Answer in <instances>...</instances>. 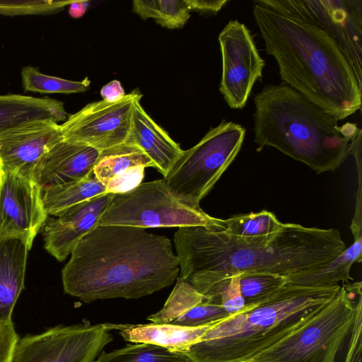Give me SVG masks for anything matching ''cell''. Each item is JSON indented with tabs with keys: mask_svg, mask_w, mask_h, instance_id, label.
Masks as SVG:
<instances>
[{
	"mask_svg": "<svg viewBox=\"0 0 362 362\" xmlns=\"http://www.w3.org/2000/svg\"><path fill=\"white\" fill-rule=\"evenodd\" d=\"M99 155L90 146L63 138L38 160L31 178L42 190L81 180L93 173Z\"/></svg>",
	"mask_w": 362,
	"mask_h": 362,
	"instance_id": "2e32d148",
	"label": "cell"
},
{
	"mask_svg": "<svg viewBox=\"0 0 362 362\" xmlns=\"http://www.w3.org/2000/svg\"><path fill=\"white\" fill-rule=\"evenodd\" d=\"M230 314L218 304L204 301L175 319L170 324L185 327H200L223 320Z\"/></svg>",
	"mask_w": 362,
	"mask_h": 362,
	"instance_id": "1f68e13d",
	"label": "cell"
},
{
	"mask_svg": "<svg viewBox=\"0 0 362 362\" xmlns=\"http://www.w3.org/2000/svg\"><path fill=\"white\" fill-rule=\"evenodd\" d=\"M106 194L105 187L93 173L78 181L42 189V200L48 216H57L69 207Z\"/></svg>",
	"mask_w": 362,
	"mask_h": 362,
	"instance_id": "603a6c76",
	"label": "cell"
},
{
	"mask_svg": "<svg viewBox=\"0 0 362 362\" xmlns=\"http://www.w3.org/2000/svg\"><path fill=\"white\" fill-rule=\"evenodd\" d=\"M93 362H192L185 354L157 345L134 343L110 352L102 351Z\"/></svg>",
	"mask_w": 362,
	"mask_h": 362,
	"instance_id": "484cf974",
	"label": "cell"
},
{
	"mask_svg": "<svg viewBox=\"0 0 362 362\" xmlns=\"http://www.w3.org/2000/svg\"><path fill=\"white\" fill-rule=\"evenodd\" d=\"M361 288V281L343 284L307 322L245 362H335L354 322Z\"/></svg>",
	"mask_w": 362,
	"mask_h": 362,
	"instance_id": "8992f818",
	"label": "cell"
},
{
	"mask_svg": "<svg viewBox=\"0 0 362 362\" xmlns=\"http://www.w3.org/2000/svg\"><path fill=\"white\" fill-rule=\"evenodd\" d=\"M29 250L21 239H0V323H12L13 308L24 288Z\"/></svg>",
	"mask_w": 362,
	"mask_h": 362,
	"instance_id": "ffe728a7",
	"label": "cell"
},
{
	"mask_svg": "<svg viewBox=\"0 0 362 362\" xmlns=\"http://www.w3.org/2000/svg\"><path fill=\"white\" fill-rule=\"evenodd\" d=\"M265 49L284 83L342 120L361 108L362 88L348 60L323 30L253 1Z\"/></svg>",
	"mask_w": 362,
	"mask_h": 362,
	"instance_id": "3957f363",
	"label": "cell"
},
{
	"mask_svg": "<svg viewBox=\"0 0 362 362\" xmlns=\"http://www.w3.org/2000/svg\"><path fill=\"white\" fill-rule=\"evenodd\" d=\"M113 194L106 193L74 205L43 226L45 249L58 261L64 260L79 241L98 226Z\"/></svg>",
	"mask_w": 362,
	"mask_h": 362,
	"instance_id": "9a60e30c",
	"label": "cell"
},
{
	"mask_svg": "<svg viewBox=\"0 0 362 362\" xmlns=\"http://www.w3.org/2000/svg\"><path fill=\"white\" fill-rule=\"evenodd\" d=\"M100 95L103 100L112 103L122 99L126 94L120 82L113 80L102 88Z\"/></svg>",
	"mask_w": 362,
	"mask_h": 362,
	"instance_id": "d590c367",
	"label": "cell"
},
{
	"mask_svg": "<svg viewBox=\"0 0 362 362\" xmlns=\"http://www.w3.org/2000/svg\"><path fill=\"white\" fill-rule=\"evenodd\" d=\"M245 135L242 125L223 119L195 146L183 151L163 178L167 185L199 204L238 156Z\"/></svg>",
	"mask_w": 362,
	"mask_h": 362,
	"instance_id": "ba28073f",
	"label": "cell"
},
{
	"mask_svg": "<svg viewBox=\"0 0 362 362\" xmlns=\"http://www.w3.org/2000/svg\"><path fill=\"white\" fill-rule=\"evenodd\" d=\"M339 288L286 284L265 300L216 322L182 354L192 362H245L307 322Z\"/></svg>",
	"mask_w": 362,
	"mask_h": 362,
	"instance_id": "5b68a950",
	"label": "cell"
},
{
	"mask_svg": "<svg viewBox=\"0 0 362 362\" xmlns=\"http://www.w3.org/2000/svg\"><path fill=\"white\" fill-rule=\"evenodd\" d=\"M133 11L142 19L153 18L168 29L183 27L190 17L185 0H134Z\"/></svg>",
	"mask_w": 362,
	"mask_h": 362,
	"instance_id": "cb8c5ba5",
	"label": "cell"
},
{
	"mask_svg": "<svg viewBox=\"0 0 362 362\" xmlns=\"http://www.w3.org/2000/svg\"><path fill=\"white\" fill-rule=\"evenodd\" d=\"M361 261L362 236L355 238L350 247L325 267L286 276L287 284L306 287H331L339 285V282L348 283L352 279L350 270L353 264Z\"/></svg>",
	"mask_w": 362,
	"mask_h": 362,
	"instance_id": "7402d4cb",
	"label": "cell"
},
{
	"mask_svg": "<svg viewBox=\"0 0 362 362\" xmlns=\"http://www.w3.org/2000/svg\"><path fill=\"white\" fill-rule=\"evenodd\" d=\"M283 225L272 212L262 210L238 215L226 220L219 218V229L216 231L234 236L252 238L276 233Z\"/></svg>",
	"mask_w": 362,
	"mask_h": 362,
	"instance_id": "d4e9b609",
	"label": "cell"
},
{
	"mask_svg": "<svg viewBox=\"0 0 362 362\" xmlns=\"http://www.w3.org/2000/svg\"><path fill=\"white\" fill-rule=\"evenodd\" d=\"M361 354L362 298L356 303L354 322L335 362H361Z\"/></svg>",
	"mask_w": 362,
	"mask_h": 362,
	"instance_id": "d6a6232c",
	"label": "cell"
},
{
	"mask_svg": "<svg viewBox=\"0 0 362 362\" xmlns=\"http://www.w3.org/2000/svg\"><path fill=\"white\" fill-rule=\"evenodd\" d=\"M67 117L62 101L21 94L0 95V135L30 122L48 119L59 123Z\"/></svg>",
	"mask_w": 362,
	"mask_h": 362,
	"instance_id": "44dd1931",
	"label": "cell"
},
{
	"mask_svg": "<svg viewBox=\"0 0 362 362\" xmlns=\"http://www.w3.org/2000/svg\"><path fill=\"white\" fill-rule=\"evenodd\" d=\"M257 151L275 148L316 173L334 172L346 160L361 131L338 120L284 82L265 86L254 98Z\"/></svg>",
	"mask_w": 362,
	"mask_h": 362,
	"instance_id": "277c9868",
	"label": "cell"
},
{
	"mask_svg": "<svg viewBox=\"0 0 362 362\" xmlns=\"http://www.w3.org/2000/svg\"><path fill=\"white\" fill-rule=\"evenodd\" d=\"M141 97L139 91L134 90L118 101L103 100L88 103L60 124L64 139L90 146L100 152L124 143L134 105Z\"/></svg>",
	"mask_w": 362,
	"mask_h": 362,
	"instance_id": "8fae6325",
	"label": "cell"
},
{
	"mask_svg": "<svg viewBox=\"0 0 362 362\" xmlns=\"http://www.w3.org/2000/svg\"><path fill=\"white\" fill-rule=\"evenodd\" d=\"M148 167L154 168L148 156L137 146L124 142L100 151L93 173L106 193L119 194L141 184Z\"/></svg>",
	"mask_w": 362,
	"mask_h": 362,
	"instance_id": "e0dca14e",
	"label": "cell"
},
{
	"mask_svg": "<svg viewBox=\"0 0 362 362\" xmlns=\"http://www.w3.org/2000/svg\"><path fill=\"white\" fill-rule=\"evenodd\" d=\"M18 339L13 323H0V362H10Z\"/></svg>",
	"mask_w": 362,
	"mask_h": 362,
	"instance_id": "836d02e7",
	"label": "cell"
},
{
	"mask_svg": "<svg viewBox=\"0 0 362 362\" xmlns=\"http://www.w3.org/2000/svg\"><path fill=\"white\" fill-rule=\"evenodd\" d=\"M222 58L219 90L232 109L245 106L265 65L253 36L244 23L230 20L218 35Z\"/></svg>",
	"mask_w": 362,
	"mask_h": 362,
	"instance_id": "7c38bea8",
	"label": "cell"
},
{
	"mask_svg": "<svg viewBox=\"0 0 362 362\" xmlns=\"http://www.w3.org/2000/svg\"><path fill=\"white\" fill-rule=\"evenodd\" d=\"M325 32L339 47L362 88L361 0H259Z\"/></svg>",
	"mask_w": 362,
	"mask_h": 362,
	"instance_id": "9c48e42d",
	"label": "cell"
},
{
	"mask_svg": "<svg viewBox=\"0 0 362 362\" xmlns=\"http://www.w3.org/2000/svg\"><path fill=\"white\" fill-rule=\"evenodd\" d=\"M191 11H196L200 13L218 12L223 6L227 4V0H185Z\"/></svg>",
	"mask_w": 362,
	"mask_h": 362,
	"instance_id": "e575fe53",
	"label": "cell"
},
{
	"mask_svg": "<svg viewBox=\"0 0 362 362\" xmlns=\"http://www.w3.org/2000/svg\"><path fill=\"white\" fill-rule=\"evenodd\" d=\"M182 279L202 296L235 275L270 273L288 276L321 269L346 248L336 228L284 223L277 232L245 238L202 226L181 227L174 235Z\"/></svg>",
	"mask_w": 362,
	"mask_h": 362,
	"instance_id": "6da1fadb",
	"label": "cell"
},
{
	"mask_svg": "<svg viewBox=\"0 0 362 362\" xmlns=\"http://www.w3.org/2000/svg\"><path fill=\"white\" fill-rule=\"evenodd\" d=\"M103 324L58 325L19 338L10 362H93L113 339Z\"/></svg>",
	"mask_w": 362,
	"mask_h": 362,
	"instance_id": "30bf717a",
	"label": "cell"
},
{
	"mask_svg": "<svg viewBox=\"0 0 362 362\" xmlns=\"http://www.w3.org/2000/svg\"><path fill=\"white\" fill-rule=\"evenodd\" d=\"M216 322L200 327H185L166 323L112 324L104 323L111 331L117 330L127 341L146 343L166 348L171 351L182 353L199 339Z\"/></svg>",
	"mask_w": 362,
	"mask_h": 362,
	"instance_id": "d6986e66",
	"label": "cell"
},
{
	"mask_svg": "<svg viewBox=\"0 0 362 362\" xmlns=\"http://www.w3.org/2000/svg\"><path fill=\"white\" fill-rule=\"evenodd\" d=\"M88 1H73L69 7V14L74 18L82 17L86 13Z\"/></svg>",
	"mask_w": 362,
	"mask_h": 362,
	"instance_id": "8d00e7d4",
	"label": "cell"
},
{
	"mask_svg": "<svg viewBox=\"0 0 362 362\" xmlns=\"http://www.w3.org/2000/svg\"><path fill=\"white\" fill-rule=\"evenodd\" d=\"M60 124L48 119L25 123L0 135V171L31 178L42 156L63 139Z\"/></svg>",
	"mask_w": 362,
	"mask_h": 362,
	"instance_id": "5bb4252c",
	"label": "cell"
},
{
	"mask_svg": "<svg viewBox=\"0 0 362 362\" xmlns=\"http://www.w3.org/2000/svg\"><path fill=\"white\" fill-rule=\"evenodd\" d=\"M107 225L144 229L202 226L218 230L219 218L207 214L199 204L175 193L161 179L113 194L97 227Z\"/></svg>",
	"mask_w": 362,
	"mask_h": 362,
	"instance_id": "52a82bcc",
	"label": "cell"
},
{
	"mask_svg": "<svg viewBox=\"0 0 362 362\" xmlns=\"http://www.w3.org/2000/svg\"><path fill=\"white\" fill-rule=\"evenodd\" d=\"M72 1L0 0V15L11 17L25 15H51L64 10Z\"/></svg>",
	"mask_w": 362,
	"mask_h": 362,
	"instance_id": "4dcf8cb0",
	"label": "cell"
},
{
	"mask_svg": "<svg viewBox=\"0 0 362 362\" xmlns=\"http://www.w3.org/2000/svg\"><path fill=\"white\" fill-rule=\"evenodd\" d=\"M204 301V297L191 284L178 277L163 307L157 313L148 316L147 320L156 324L171 323Z\"/></svg>",
	"mask_w": 362,
	"mask_h": 362,
	"instance_id": "4316f807",
	"label": "cell"
},
{
	"mask_svg": "<svg viewBox=\"0 0 362 362\" xmlns=\"http://www.w3.org/2000/svg\"><path fill=\"white\" fill-rule=\"evenodd\" d=\"M240 288L245 305H252L270 297L287 284L286 276L270 273L240 275Z\"/></svg>",
	"mask_w": 362,
	"mask_h": 362,
	"instance_id": "f1b7e54d",
	"label": "cell"
},
{
	"mask_svg": "<svg viewBox=\"0 0 362 362\" xmlns=\"http://www.w3.org/2000/svg\"><path fill=\"white\" fill-rule=\"evenodd\" d=\"M126 143L139 147L165 177L183 151L168 134L146 113L140 100L134 107Z\"/></svg>",
	"mask_w": 362,
	"mask_h": 362,
	"instance_id": "ac0fdd59",
	"label": "cell"
},
{
	"mask_svg": "<svg viewBox=\"0 0 362 362\" xmlns=\"http://www.w3.org/2000/svg\"><path fill=\"white\" fill-rule=\"evenodd\" d=\"M179 272L167 237L141 228L107 225L79 241L62 277L66 293L91 303L146 296L172 285Z\"/></svg>",
	"mask_w": 362,
	"mask_h": 362,
	"instance_id": "7a4b0ae2",
	"label": "cell"
},
{
	"mask_svg": "<svg viewBox=\"0 0 362 362\" xmlns=\"http://www.w3.org/2000/svg\"><path fill=\"white\" fill-rule=\"evenodd\" d=\"M240 276L235 275L219 281L204 294V301L221 305L230 315L238 313L245 307L240 288Z\"/></svg>",
	"mask_w": 362,
	"mask_h": 362,
	"instance_id": "f546056e",
	"label": "cell"
},
{
	"mask_svg": "<svg viewBox=\"0 0 362 362\" xmlns=\"http://www.w3.org/2000/svg\"><path fill=\"white\" fill-rule=\"evenodd\" d=\"M25 91L39 93H75L86 90L90 84L88 77L82 81H71L42 73L37 68L27 66L21 71Z\"/></svg>",
	"mask_w": 362,
	"mask_h": 362,
	"instance_id": "83f0119b",
	"label": "cell"
},
{
	"mask_svg": "<svg viewBox=\"0 0 362 362\" xmlns=\"http://www.w3.org/2000/svg\"><path fill=\"white\" fill-rule=\"evenodd\" d=\"M47 216L42 190L32 178L0 171V239L18 238L30 249Z\"/></svg>",
	"mask_w": 362,
	"mask_h": 362,
	"instance_id": "4fadbf2b",
	"label": "cell"
}]
</instances>
